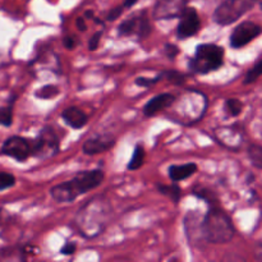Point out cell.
Here are the masks:
<instances>
[{
    "instance_id": "29",
    "label": "cell",
    "mask_w": 262,
    "mask_h": 262,
    "mask_svg": "<svg viewBox=\"0 0 262 262\" xmlns=\"http://www.w3.org/2000/svg\"><path fill=\"white\" fill-rule=\"evenodd\" d=\"M123 10H124V7H123V4L118 5V7H114L113 9L109 10V13H107L106 20H109V22H114V20H117L118 18L122 15Z\"/></svg>"
},
{
    "instance_id": "31",
    "label": "cell",
    "mask_w": 262,
    "mask_h": 262,
    "mask_svg": "<svg viewBox=\"0 0 262 262\" xmlns=\"http://www.w3.org/2000/svg\"><path fill=\"white\" fill-rule=\"evenodd\" d=\"M164 53H165L166 58H169L170 60H174L176 56L179 54V49L177 48L173 43H165V48H164Z\"/></svg>"
},
{
    "instance_id": "21",
    "label": "cell",
    "mask_w": 262,
    "mask_h": 262,
    "mask_svg": "<svg viewBox=\"0 0 262 262\" xmlns=\"http://www.w3.org/2000/svg\"><path fill=\"white\" fill-rule=\"evenodd\" d=\"M59 92H60V90H59L58 86H55V84H48V86H42L40 90H37L35 92V96L41 100H50L54 99L56 95H59Z\"/></svg>"
},
{
    "instance_id": "14",
    "label": "cell",
    "mask_w": 262,
    "mask_h": 262,
    "mask_svg": "<svg viewBox=\"0 0 262 262\" xmlns=\"http://www.w3.org/2000/svg\"><path fill=\"white\" fill-rule=\"evenodd\" d=\"M215 138L219 143H222L225 147L230 150H238L241 147V143L243 142V135L237 127H223L217 128L215 132Z\"/></svg>"
},
{
    "instance_id": "8",
    "label": "cell",
    "mask_w": 262,
    "mask_h": 262,
    "mask_svg": "<svg viewBox=\"0 0 262 262\" xmlns=\"http://www.w3.org/2000/svg\"><path fill=\"white\" fill-rule=\"evenodd\" d=\"M151 33V23L146 10L135 13L129 18L123 20L118 27V35L120 37L124 36H136L137 40H145Z\"/></svg>"
},
{
    "instance_id": "20",
    "label": "cell",
    "mask_w": 262,
    "mask_h": 262,
    "mask_svg": "<svg viewBox=\"0 0 262 262\" xmlns=\"http://www.w3.org/2000/svg\"><path fill=\"white\" fill-rule=\"evenodd\" d=\"M17 97L12 96L9 100V105L0 106V125L3 127H10L13 123V104Z\"/></svg>"
},
{
    "instance_id": "13",
    "label": "cell",
    "mask_w": 262,
    "mask_h": 262,
    "mask_svg": "<svg viewBox=\"0 0 262 262\" xmlns=\"http://www.w3.org/2000/svg\"><path fill=\"white\" fill-rule=\"evenodd\" d=\"M115 137L112 135H99L95 137L89 138L82 146V151L86 155H97V154L105 152L112 150L115 146Z\"/></svg>"
},
{
    "instance_id": "24",
    "label": "cell",
    "mask_w": 262,
    "mask_h": 262,
    "mask_svg": "<svg viewBox=\"0 0 262 262\" xmlns=\"http://www.w3.org/2000/svg\"><path fill=\"white\" fill-rule=\"evenodd\" d=\"M248 156L251 159V163L255 168H262V148L258 145H251L248 147Z\"/></svg>"
},
{
    "instance_id": "23",
    "label": "cell",
    "mask_w": 262,
    "mask_h": 262,
    "mask_svg": "<svg viewBox=\"0 0 262 262\" xmlns=\"http://www.w3.org/2000/svg\"><path fill=\"white\" fill-rule=\"evenodd\" d=\"M225 110H227L228 114L232 115V117H238L243 110V102L241 101V100L234 99V97L228 99L227 101H225Z\"/></svg>"
},
{
    "instance_id": "17",
    "label": "cell",
    "mask_w": 262,
    "mask_h": 262,
    "mask_svg": "<svg viewBox=\"0 0 262 262\" xmlns=\"http://www.w3.org/2000/svg\"><path fill=\"white\" fill-rule=\"evenodd\" d=\"M197 171V165L194 163L181 164V165H171L169 168V177L173 182L184 181L189 178Z\"/></svg>"
},
{
    "instance_id": "5",
    "label": "cell",
    "mask_w": 262,
    "mask_h": 262,
    "mask_svg": "<svg viewBox=\"0 0 262 262\" xmlns=\"http://www.w3.org/2000/svg\"><path fill=\"white\" fill-rule=\"evenodd\" d=\"M183 100L181 101H174L177 104V109L173 110V115L176 117V122L183 123V124H192L199 120L202 119L205 112H206L207 100L202 92L194 91L193 99H192L191 106H189V101H191V90H188L186 96L182 97Z\"/></svg>"
},
{
    "instance_id": "9",
    "label": "cell",
    "mask_w": 262,
    "mask_h": 262,
    "mask_svg": "<svg viewBox=\"0 0 262 262\" xmlns=\"http://www.w3.org/2000/svg\"><path fill=\"white\" fill-rule=\"evenodd\" d=\"M32 152V141L22 136L8 137L0 148V155L9 156L15 161H26Z\"/></svg>"
},
{
    "instance_id": "15",
    "label": "cell",
    "mask_w": 262,
    "mask_h": 262,
    "mask_svg": "<svg viewBox=\"0 0 262 262\" xmlns=\"http://www.w3.org/2000/svg\"><path fill=\"white\" fill-rule=\"evenodd\" d=\"M174 101H176V96L169 94V92H164V94L156 95L154 99H151L150 101L143 106V114H145L146 117H152V115H155L156 113L170 107Z\"/></svg>"
},
{
    "instance_id": "27",
    "label": "cell",
    "mask_w": 262,
    "mask_h": 262,
    "mask_svg": "<svg viewBox=\"0 0 262 262\" xmlns=\"http://www.w3.org/2000/svg\"><path fill=\"white\" fill-rule=\"evenodd\" d=\"M15 177L8 171H0V192L15 186Z\"/></svg>"
},
{
    "instance_id": "19",
    "label": "cell",
    "mask_w": 262,
    "mask_h": 262,
    "mask_svg": "<svg viewBox=\"0 0 262 262\" xmlns=\"http://www.w3.org/2000/svg\"><path fill=\"white\" fill-rule=\"evenodd\" d=\"M143 163H145V150H143L142 145H136L132 159L127 165V169L130 171L138 170L143 165Z\"/></svg>"
},
{
    "instance_id": "33",
    "label": "cell",
    "mask_w": 262,
    "mask_h": 262,
    "mask_svg": "<svg viewBox=\"0 0 262 262\" xmlns=\"http://www.w3.org/2000/svg\"><path fill=\"white\" fill-rule=\"evenodd\" d=\"M76 250H77V245H76V243L67 242L66 245H64L63 247H61L60 253H61V255H64V256H71V255H73L74 252H76Z\"/></svg>"
},
{
    "instance_id": "37",
    "label": "cell",
    "mask_w": 262,
    "mask_h": 262,
    "mask_svg": "<svg viewBox=\"0 0 262 262\" xmlns=\"http://www.w3.org/2000/svg\"><path fill=\"white\" fill-rule=\"evenodd\" d=\"M3 224V209H0V225Z\"/></svg>"
},
{
    "instance_id": "16",
    "label": "cell",
    "mask_w": 262,
    "mask_h": 262,
    "mask_svg": "<svg viewBox=\"0 0 262 262\" xmlns=\"http://www.w3.org/2000/svg\"><path fill=\"white\" fill-rule=\"evenodd\" d=\"M61 118L66 124H68L73 129H81L89 122V117L86 113L77 106H69L64 109V112L61 113Z\"/></svg>"
},
{
    "instance_id": "6",
    "label": "cell",
    "mask_w": 262,
    "mask_h": 262,
    "mask_svg": "<svg viewBox=\"0 0 262 262\" xmlns=\"http://www.w3.org/2000/svg\"><path fill=\"white\" fill-rule=\"evenodd\" d=\"M257 0H224L215 9L212 19L219 26H229L250 12Z\"/></svg>"
},
{
    "instance_id": "30",
    "label": "cell",
    "mask_w": 262,
    "mask_h": 262,
    "mask_svg": "<svg viewBox=\"0 0 262 262\" xmlns=\"http://www.w3.org/2000/svg\"><path fill=\"white\" fill-rule=\"evenodd\" d=\"M101 36H102V31H97V32H95L94 35H92V37L90 38V41H89V50L90 51L97 50V48H99V42H100V40H101Z\"/></svg>"
},
{
    "instance_id": "32",
    "label": "cell",
    "mask_w": 262,
    "mask_h": 262,
    "mask_svg": "<svg viewBox=\"0 0 262 262\" xmlns=\"http://www.w3.org/2000/svg\"><path fill=\"white\" fill-rule=\"evenodd\" d=\"M79 43V40L76 37V36L71 35V36H66V37L63 38V45L64 48L68 49V50H73L74 48H76L77 45Z\"/></svg>"
},
{
    "instance_id": "35",
    "label": "cell",
    "mask_w": 262,
    "mask_h": 262,
    "mask_svg": "<svg viewBox=\"0 0 262 262\" xmlns=\"http://www.w3.org/2000/svg\"><path fill=\"white\" fill-rule=\"evenodd\" d=\"M137 2L138 0H124V3H123V7L130 8V7H133V5H135Z\"/></svg>"
},
{
    "instance_id": "26",
    "label": "cell",
    "mask_w": 262,
    "mask_h": 262,
    "mask_svg": "<svg viewBox=\"0 0 262 262\" xmlns=\"http://www.w3.org/2000/svg\"><path fill=\"white\" fill-rule=\"evenodd\" d=\"M192 193L194 194V196L200 197V199H202L204 201L209 202V204L211 205H215L217 204V197L216 194L214 193V192H211L210 189H206V188H194L193 191H192Z\"/></svg>"
},
{
    "instance_id": "18",
    "label": "cell",
    "mask_w": 262,
    "mask_h": 262,
    "mask_svg": "<svg viewBox=\"0 0 262 262\" xmlns=\"http://www.w3.org/2000/svg\"><path fill=\"white\" fill-rule=\"evenodd\" d=\"M156 188H158V191L160 192L161 194L169 197L174 204H178L179 200H181L182 192L179 186L177 184V182H174L173 184H158Z\"/></svg>"
},
{
    "instance_id": "4",
    "label": "cell",
    "mask_w": 262,
    "mask_h": 262,
    "mask_svg": "<svg viewBox=\"0 0 262 262\" xmlns=\"http://www.w3.org/2000/svg\"><path fill=\"white\" fill-rule=\"evenodd\" d=\"M225 51L216 43H201L196 48L193 58L189 59L188 68L192 73L207 74L224 66Z\"/></svg>"
},
{
    "instance_id": "3",
    "label": "cell",
    "mask_w": 262,
    "mask_h": 262,
    "mask_svg": "<svg viewBox=\"0 0 262 262\" xmlns=\"http://www.w3.org/2000/svg\"><path fill=\"white\" fill-rule=\"evenodd\" d=\"M109 209L110 205L107 204L106 200H101L99 197L84 205L79 210L76 220L79 233L87 238L96 237L97 234H100L106 225Z\"/></svg>"
},
{
    "instance_id": "28",
    "label": "cell",
    "mask_w": 262,
    "mask_h": 262,
    "mask_svg": "<svg viewBox=\"0 0 262 262\" xmlns=\"http://www.w3.org/2000/svg\"><path fill=\"white\" fill-rule=\"evenodd\" d=\"M163 79V74H158L156 77H154V78H146V77H137L135 81V83L137 84V86H141V87H151L154 86V84L158 83L159 81H161Z\"/></svg>"
},
{
    "instance_id": "2",
    "label": "cell",
    "mask_w": 262,
    "mask_h": 262,
    "mask_svg": "<svg viewBox=\"0 0 262 262\" xmlns=\"http://www.w3.org/2000/svg\"><path fill=\"white\" fill-rule=\"evenodd\" d=\"M234 225L229 215L217 206V204L211 205L207 214L200 223V234L206 242L223 245L228 243L234 237Z\"/></svg>"
},
{
    "instance_id": "11",
    "label": "cell",
    "mask_w": 262,
    "mask_h": 262,
    "mask_svg": "<svg viewBox=\"0 0 262 262\" xmlns=\"http://www.w3.org/2000/svg\"><path fill=\"white\" fill-rule=\"evenodd\" d=\"M261 33V27L255 22L246 20L238 25L230 33V46L233 49H241L250 43L251 41L255 40Z\"/></svg>"
},
{
    "instance_id": "1",
    "label": "cell",
    "mask_w": 262,
    "mask_h": 262,
    "mask_svg": "<svg viewBox=\"0 0 262 262\" xmlns=\"http://www.w3.org/2000/svg\"><path fill=\"white\" fill-rule=\"evenodd\" d=\"M105 174L101 169L79 171L71 181L63 182L50 189V194L56 202H73L77 197L97 188L102 183Z\"/></svg>"
},
{
    "instance_id": "7",
    "label": "cell",
    "mask_w": 262,
    "mask_h": 262,
    "mask_svg": "<svg viewBox=\"0 0 262 262\" xmlns=\"http://www.w3.org/2000/svg\"><path fill=\"white\" fill-rule=\"evenodd\" d=\"M59 148H60V141H59L58 135L53 128L46 125L38 132L36 140L32 141L31 156L46 160L55 156L59 152Z\"/></svg>"
},
{
    "instance_id": "10",
    "label": "cell",
    "mask_w": 262,
    "mask_h": 262,
    "mask_svg": "<svg viewBox=\"0 0 262 262\" xmlns=\"http://www.w3.org/2000/svg\"><path fill=\"white\" fill-rule=\"evenodd\" d=\"M201 28L199 13L193 7H186L179 15V23L177 27V36L179 40H186L196 35Z\"/></svg>"
},
{
    "instance_id": "36",
    "label": "cell",
    "mask_w": 262,
    "mask_h": 262,
    "mask_svg": "<svg viewBox=\"0 0 262 262\" xmlns=\"http://www.w3.org/2000/svg\"><path fill=\"white\" fill-rule=\"evenodd\" d=\"M84 18L92 19V18H94V12H92V10H86V12H84Z\"/></svg>"
},
{
    "instance_id": "22",
    "label": "cell",
    "mask_w": 262,
    "mask_h": 262,
    "mask_svg": "<svg viewBox=\"0 0 262 262\" xmlns=\"http://www.w3.org/2000/svg\"><path fill=\"white\" fill-rule=\"evenodd\" d=\"M261 72H262V58H258L257 61L255 63V66H253L252 68L247 72V74H246L245 84H250L257 81L261 76Z\"/></svg>"
},
{
    "instance_id": "34",
    "label": "cell",
    "mask_w": 262,
    "mask_h": 262,
    "mask_svg": "<svg viewBox=\"0 0 262 262\" xmlns=\"http://www.w3.org/2000/svg\"><path fill=\"white\" fill-rule=\"evenodd\" d=\"M76 26L78 28V31L81 32H84L87 30V25H86V18L84 17H78L76 20Z\"/></svg>"
},
{
    "instance_id": "12",
    "label": "cell",
    "mask_w": 262,
    "mask_h": 262,
    "mask_svg": "<svg viewBox=\"0 0 262 262\" xmlns=\"http://www.w3.org/2000/svg\"><path fill=\"white\" fill-rule=\"evenodd\" d=\"M188 0H156L152 9V17L156 20L179 18Z\"/></svg>"
},
{
    "instance_id": "25",
    "label": "cell",
    "mask_w": 262,
    "mask_h": 262,
    "mask_svg": "<svg viewBox=\"0 0 262 262\" xmlns=\"http://www.w3.org/2000/svg\"><path fill=\"white\" fill-rule=\"evenodd\" d=\"M163 78H166L171 84H176V86H181L186 82V76L181 72L177 71H166L163 72Z\"/></svg>"
}]
</instances>
